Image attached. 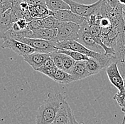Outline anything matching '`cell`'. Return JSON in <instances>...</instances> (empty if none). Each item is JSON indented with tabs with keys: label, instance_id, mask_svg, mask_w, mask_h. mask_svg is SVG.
Instances as JSON below:
<instances>
[{
	"label": "cell",
	"instance_id": "2e32d148",
	"mask_svg": "<svg viewBox=\"0 0 125 124\" xmlns=\"http://www.w3.org/2000/svg\"><path fill=\"white\" fill-rule=\"evenodd\" d=\"M52 80L56 83L61 84H68L70 83L75 81V79L69 73L65 72L62 69H59L55 72Z\"/></svg>",
	"mask_w": 125,
	"mask_h": 124
},
{
	"label": "cell",
	"instance_id": "3957f363",
	"mask_svg": "<svg viewBox=\"0 0 125 124\" xmlns=\"http://www.w3.org/2000/svg\"><path fill=\"white\" fill-rule=\"evenodd\" d=\"M80 25L73 22H61L57 27L55 42L65 41H78Z\"/></svg>",
	"mask_w": 125,
	"mask_h": 124
},
{
	"label": "cell",
	"instance_id": "83f0119b",
	"mask_svg": "<svg viewBox=\"0 0 125 124\" xmlns=\"http://www.w3.org/2000/svg\"><path fill=\"white\" fill-rule=\"evenodd\" d=\"M16 22L19 25V26L21 29V30H24V29H26L28 27V22L23 18H21V19H19Z\"/></svg>",
	"mask_w": 125,
	"mask_h": 124
},
{
	"label": "cell",
	"instance_id": "8fae6325",
	"mask_svg": "<svg viewBox=\"0 0 125 124\" xmlns=\"http://www.w3.org/2000/svg\"><path fill=\"white\" fill-rule=\"evenodd\" d=\"M57 29H39L31 31L29 29L27 34V38L33 39H41L52 41L55 42V38L57 36ZM56 43V42H55Z\"/></svg>",
	"mask_w": 125,
	"mask_h": 124
},
{
	"label": "cell",
	"instance_id": "f1b7e54d",
	"mask_svg": "<svg viewBox=\"0 0 125 124\" xmlns=\"http://www.w3.org/2000/svg\"><path fill=\"white\" fill-rule=\"evenodd\" d=\"M111 7H116L119 4V0H104Z\"/></svg>",
	"mask_w": 125,
	"mask_h": 124
},
{
	"label": "cell",
	"instance_id": "ffe728a7",
	"mask_svg": "<svg viewBox=\"0 0 125 124\" xmlns=\"http://www.w3.org/2000/svg\"><path fill=\"white\" fill-rule=\"evenodd\" d=\"M41 22L44 29H57L60 23V22L52 15H49L41 19Z\"/></svg>",
	"mask_w": 125,
	"mask_h": 124
},
{
	"label": "cell",
	"instance_id": "8992f818",
	"mask_svg": "<svg viewBox=\"0 0 125 124\" xmlns=\"http://www.w3.org/2000/svg\"><path fill=\"white\" fill-rule=\"evenodd\" d=\"M1 49H11L16 54L23 56L25 55L29 54L36 50L30 46L24 44L21 41L13 39H4V42L1 47Z\"/></svg>",
	"mask_w": 125,
	"mask_h": 124
},
{
	"label": "cell",
	"instance_id": "4fadbf2b",
	"mask_svg": "<svg viewBox=\"0 0 125 124\" xmlns=\"http://www.w3.org/2000/svg\"><path fill=\"white\" fill-rule=\"evenodd\" d=\"M70 75L75 79V81L90 76L86 67V61H77L75 62L74 66L70 71Z\"/></svg>",
	"mask_w": 125,
	"mask_h": 124
},
{
	"label": "cell",
	"instance_id": "5bb4252c",
	"mask_svg": "<svg viewBox=\"0 0 125 124\" xmlns=\"http://www.w3.org/2000/svg\"><path fill=\"white\" fill-rule=\"evenodd\" d=\"M10 14L11 9H9L0 16V39H3L5 33L11 27L12 22Z\"/></svg>",
	"mask_w": 125,
	"mask_h": 124
},
{
	"label": "cell",
	"instance_id": "ba28073f",
	"mask_svg": "<svg viewBox=\"0 0 125 124\" xmlns=\"http://www.w3.org/2000/svg\"><path fill=\"white\" fill-rule=\"evenodd\" d=\"M50 15L54 16L61 22H73L81 25L86 18L78 15L73 12L70 9H61L58 11H51Z\"/></svg>",
	"mask_w": 125,
	"mask_h": 124
},
{
	"label": "cell",
	"instance_id": "603a6c76",
	"mask_svg": "<svg viewBox=\"0 0 125 124\" xmlns=\"http://www.w3.org/2000/svg\"><path fill=\"white\" fill-rule=\"evenodd\" d=\"M51 59L53 61L55 65L59 69H62V54L55 50L53 52L49 53Z\"/></svg>",
	"mask_w": 125,
	"mask_h": 124
},
{
	"label": "cell",
	"instance_id": "9a60e30c",
	"mask_svg": "<svg viewBox=\"0 0 125 124\" xmlns=\"http://www.w3.org/2000/svg\"><path fill=\"white\" fill-rule=\"evenodd\" d=\"M29 10L33 19H43L50 15V10L44 5H29Z\"/></svg>",
	"mask_w": 125,
	"mask_h": 124
},
{
	"label": "cell",
	"instance_id": "52a82bcc",
	"mask_svg": "<svg viewBox=\"0 0 125 124\" xmlns=\"http://www.w3.org/2000/svg\"><path fill=\"white\" fill-rule=\"evenodd\" d=\"M105 69L107 75L111 84L115 86L119 91L125 90V82L119 72L117 63H110Z\"/></svg>",
	"mask_w": 125,
	"mask_h": 124
},
{
	"label": "cell",
	"instance_id": "5b68a950",
	"mask_svg": "<svg viewBox=\"0 0 125 124\" xmlns=\"http://www.w3.org/2000/svg\"><path fill=\"white\" fill-rule=\"evenodd\" d=\"M19 41H21L24 44L33 48L36 51L41 53H51L54 51L56 49V43L52 41H48L41 39H33L23 37L20 39Z\"/></svg>",
	"mask_w": 125,
	"mask_h": 124
},
{
	"label": "cell",
	"instance_id": "484cf974",
	"mask_svg": "<svg viewBox=\"0 0 125 124\" xmlns=\"http://www.w3.org/2000/svg\"><path fill=\"white\" fill-rule=\"evenodd\" d=\"M11 8V0H4L0 3V16L2 15L7 10Z\"/></svg>",
	"mask_w": 125,
	"mask_h": 124
},
{
	"label": "cell",
	"instance_id": "7402d4cb",
	"mask_svg": "<svg viewBox=\"0 0 125 124\" xmlns=\"http://www.w3.org/2000/svg\"><path fill=\"white\" fill-rule=\"evenodd\" d=\"M75 61L68 55L62 54V70L70 73Z\"/></svg>",
	"mask_w": 125,
	"mask_h": 124
},
{
	"label": "cell",
	"instance_id": "4dcf8cb0",
	"mask_svg": "<svg viewBox=\"0 0 125 124\" xmlns=\"http://www.w3.org/2000/svg\"><path fill=\"white\" fill-rule=\"evenodd\" d=\"M119 3L122 6H125V0H119Z\"/></svg>",
	"mask_w": 125,
	"mask_h": 124
},
{
	"label": "cell",
	"instance_id": "e0dca14e",
	"mask_svg": "<svg viewBox=\"0 0 125 124\" xmlns=\"http://www.w3.org/2000/svg\"><path fill=\"white\" fill-rule=\"evenodd\" d=\"M86 67L91 76L98 74L104 69L101 63L93 57H89L88 59L86 60Z\"/></svg>",
	"mask_w": 125,
	"mask_h": 124
},
{
	"label": "cell",
	"instance_id": "7a4b0ae2",
	"mask_svg": "<svg viewBox=\"0 0 125 124\" xmlns=\"http://www.w3.org/2000/svg\"><path fill=\"white\" fill-rule=\"evenodd\" d=\"M77 41L90 50L100 54H104V49L97 44L96 38L93 36L89 31L88 24L86 19L81 25H80L78 39Z\"/></svg>",
	"mask_w": 125,
	"mask_h": 124
},
{
	"label": "cell",
	"instance_id": "44dd1931",
	"mask_svg": "<svg viewBox=\"0 0 125 124\" xmlns=\"http://www.w3.org/2000/svg\"><path fill=\"white\" fill-rule=\"evenodd\" d=\"M113 99L117 101V103L119 104V107L121 108L122 112L125 113V116L122 120V124H125V90L122 91H118L114 96Z\"/></svg>",
	"mask_w": 125,
	"mask_h": 124
},
{
	"label": "cell",
	"instance_id": "6da1fadb",
	"mask_svg": "<svg viewBox=\"0 0 125 124\" xmlns=\"http://www.w3.org/2000/svg\"><path fill=\"white\" fill-rule=\"evenodd\" d=\"M65 100L60 93H49L40 105L36 117V124H51L54 120L58 110Z\"/></svg>",
	"mask_w": 125,
	"mask_h": 124
},
{
	"label": "cell",
	"instance_id": "ac0fdd59",
	"mask_svg": "<svg viewBox=\"0 0 125 124\" xmlns=\"http://www.w3.org/2000/svg\"><path fill=\"white\" fill-rule=\"evenodd\" d=\"M47 8L51 11L70 9V6L63 0H44Z\"/></svg>",
	"mask_w": 125,
	"mask_h": 124
},
{
	"label": "cell",
	"instance_id": "cb8c5ba5",
	"mask_svg": "<svg viewBox=\"0 0 125 124\" xmlns=\"http://www.w3.org/2000/svg\"><path fill=\"white\" fill-rule=\"evenodd\" d=\"M58 69L56 66L52 67V68H46V67H44V66H41V67H39V69H37L36 71H39L40 73H42L43 74L46 75L48 77H49L50 78L53 79L55 74V72L57 71Z\"/></svg>",
	"mask_w": 125,
	"mask_h": 124
},
{
	"label": "cell",
	"instance_id": "d6986e66",
	"mask_svg": "<svg viewBox=\"0 0 125 124\" xmlns=\"http://www.w3.org/2000/svg\"><path fill=\"white\" fill-rule=\"evenodd\" d=\"M57 51L60 53L65 54L70 56L72 59H73L75 62L77 61H86L88 59V56L86 55L79 53L75 51H72V50H65V49H57Z\"/></svg>",
	"mask_w": 125,
	"mask_h": 124
},
{
	"label": "cell",
	"instance_id": "30bf717a",
	"mask_svg": "<svg viewBox=\"0 0 125 124\" xmlns=\"http://www.w3.org/2000/svg\"><path fill=\"white\" fill-rule=\"evenodd\" d=\"M72 112L69 104L64 100L58 110L53 121L51 124H70V114Z\"/></svg>",
	"mask_w": 125,
	"mask_h": 124
},
{
	"label": "cell",
	"instance_id": "f546056e",
	"mask_svg": "<svg viewBox=\"0 0 125 124\" xmlns=\"http://www.w3.org/2000/svg\"><path fill=\"white\" fill-rule=\"evenodd\" d=\"M70 124H80L78 121H77V120L75 119V118L74 116L73 112H72L71 114H70Z\"/></svg>",
	"mask_w": 125,
	"mask_h": 124
},
{
	"label": "cell",
	"instance_id": "277c9868",
	"mask_svg": "<svg viewBox=\"0 0 125 124\" xmlns=\"http://www.w3.org/2000/svg\"><path fill=\"white\" fill-rule=\"evenodd\" d=\"M70 6V10L78 15L88 18L91 14H97L101 7L103 0H98L95 3L92 4H80L73 0H63Z\"/></svg>",
	"mask_w": 125,
	"mask_h": 124
},
{
	"label": "cell",
	"instance_id": "9c48e42d",
	"mask_svg": "<svg viewBox=\"0 0 125 124\" xmlns=\"http://www.w3.org/2000/svg\"><path fill=\"white\" fill-rule=\"evenodd\" d=\"M115 52L113 62L117 63L119 72L125 82V43L123 41V38H119L117 40Z\"/></svg>",
	"mask_w": 125,
	"mask_h": 124
},
{
	"label": "cell",
	"instance_id": "1f68e13d",
	"mask_svg": "<svg viewBox=\"0 0 125 124\" xmlns=\"http://www.w3.org/2000/svg\"><path fill=\"white\" fill-rule=\"evenodd\" d=\"M123 9L125 11V6H123Z\"/></svg>",
	"mask_w": 125,
	"mask_h": 124
},
{
	"label": "cell",
	"instance_id": "4316f807",
	"mask_svg": "<svg viewBox=\"0 0 125 124\" xmlns=\"http://www.w3.org/2000/svg\"><path fill=\"white\" fill-rule=\"evenodd\" d=\"M23 18L27 22H31L32 19H33V17L31 16V14H30V12H29V9L23 10Z\"/></svg>",
	"mask_w": 125,
	"mask_h": 124
},
{
	"label": "cell",
	"instance_id": "d4e9b609",
	"mask_svg": "<svg viewBox=\"0 0 125 124\" xmlns=\"http://www.w3.org/2000/svg\"><path fill=\"white\" fill-rule=\"evenodd\" d=\"M28 28L33 31L36 29H43V24L41 22V19H33L31 22H28Z\"/></svg>",
	"mask_w": 125,
	"mask_h": 124
},
{
	"label": "cell",
	"instance_id": "d6a6232c",
	"mask_svg": "<svg viewBox=\"0 0 125 124\" xmlns=\"http://www.w3.org/2000/svg\"><path fill=\"white\" fill-rule=\"evenodd\" d=\"M3 1H4V0H0V3H1V2H2Z\"/></svg>",
	"mask_w": 125,
	"mask_h": 124
},
{
	"label": "cell",
	"instance_id": "7c38bea8",
	"mask_svg": "<svg viewBox=\"0 0 125 124\" xmlns=\"http://www.w3.org/2000/svg\"><path fill=\"white\" fill-rule=\"evenodd\" d=\"M49 54L34 51L29 54L23 56V60L29 63L34 71L41 67L47 59L49 57Z\"/></svg>",
	"mask_w": 125,
	"mask_h": 124
}]
</instances>
